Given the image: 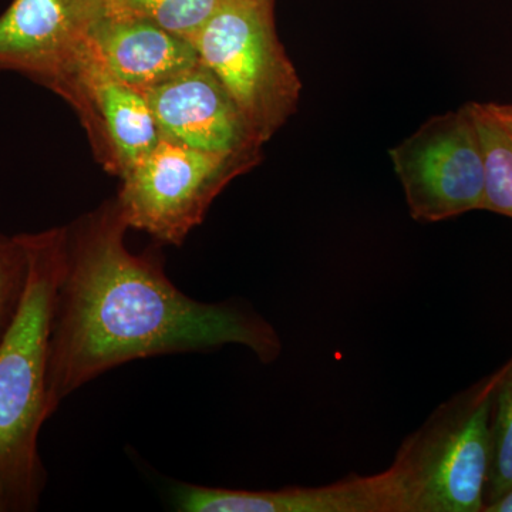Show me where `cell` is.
Returning a JSON list of instances; mask_svg holds the SVG:
<instances>
[{
	"instance_id": "obj_1",
	"label": "cell",
	"mask_w": 512,
	"mask_h": 512,
	"mask_svg": "<svg viewBox=\"0 0 512 512\" xmlns=\"http://www.w3.org/2000/svg\"><path fill=\"white\" fill-rule=\"evenodd\" d=\"M113 201L66 227L50 319V412L84 384L131 360L239 345L262 363L282 352L274 326L235 302L204 303L171 284L156 258L126 247Z\"/></svg>"
},
{
	"instance_id": "obj_2",
	"label": "cell",
	"mask_w": 512,
	"mask_h": 512,
	"mask_svg": "<svg viewBox=\"0 0 512 512\" xmlns=\"http://www.w3.org/2000/svg\"><path fill=\"white\" fill-rule=\"evenodd\" d=\"M20 237L29 259L28 285L0 343V512L37 510L46 487L39 436L53 416L47 399V355L67 231L53 228Z\"/></svg>"
},
{
	"instance_id": "obj_3",
	"label": "cell",
	"mask_w": 512,
	"mask_h": 512,
	"mask_svg": "<svg viewBox=\"0 0 512 512\" xmlns=\"http://www.w3.org/2000/svg\"><path fill=\"white\" fill-rule=\"evenodd\" d=\"M495 379L440 404L397 448L390 470L406 512H483Z\"/></svg>"
},
{
	"instance_id": "obj_4",
	"label": "cell",
	"mask_w": 512,
	"mask_h": 512,
	"mask_svg": "<svg viewBox=\"0 0 512 512\" xmlns=\"http://www.w3.org/2000/svg\"><path fill=\"white\" fill-rule=\"evenodd\" d=\"M264 146L298 109L302 82L275 25V0H222L194 42Z\"/></svg>"
},
{
	"instance_id": "obj_5",
	"label": "cell",
	"mask_w": 512,
	"mask_h": 512,
	"mask_svg": "<svg viewBox=\"0 0 512 512\" xmlns=\"http://www.w3.org/2000/svg\"><path fill=\"white\" fill-rule=\"evenodd\" d=\"M259 160L208 153L160 138L121 180L119 202L128 227L165 244L181 245L204 221L222 190Z\"/></svg>"
},
{
	"instance_id": "obj_6",
	"label": "cell",
	"mask_w": 512,
	"mask_h": 512,
	"mask_svg": "<svg viewBox=\"0 0 512 512\" xmlns=\"http://www.w3.org/2000/svg\"><path fill=\"white\" fill-rule=\"evenodd\" d=\"M389 154L414 221L483 210L484 156L470 103L431 117Z\"/></svg>"
},
{
	"instance_id": "obj_7",
	"label": "cell",
	"mask_w": 512,
	"mask_h": 512,
	"mask_svg": "<svg viewBox=\"0 0 512 512\" xmlns=\"http://www.w3.org/2000/svg\"><path fill=\"white\" fill-rule=\"evenodd\" d=\"M79 114L94 154L110 174L123 178L160 141V131L140 90L113 76L87 46L50 84Z\"/></svg>"
},
{
	"instance_id": "obj_8",
	"label": "cell",
	"mask_w": 512,
	"mask_h": 512,
	"mask_svg": "<svg viewBox=\"0 0 512 512\" xmlns=\"http://www.w3.org/2000/svg\"><path fill=\"white\" fill-rule=\"evenodd\" d=\"M110 0H13L0 16V73L49 87L87 46Z\"/></svg>"
},
{
	"instance_id": "obj_9",
	"label": "cell",
	"mask_w": 512,
	"mask_h": 512,
	"mask_svg": "<svg viewBox=\"0 0 512 512\" xmlns=\"http://www.w3.org/2000/svg\"><path fill=\"white\" fill-rule=\"evenodd\" d=\"M160 137L195 150L261 161L258 143L237 104L205 64L141 92Z\"/></svg>"
},
{
	"instance_id": "obj_10",
	"label": "cell",
	"mask_w": 512,
	"mask_h": 512,
	"mask_svg": "<svg viewBox=\"0 0 512 512\" xmlns=\"http://www.w3.org/2000/svg\"><path fill=\"white\" fill-rule=\"evenodd\" d=\"M173 494L175 507L183 512H406L390 467L315 487L251 491L184 483Z\"/></svg>"
},
{
	"instance_id": "obj_11",
	"label": "cell",
	"mask_w": 512,
	"mask_h": 512,
	"mask_svg": "<svg viewBox=\"0 0 512 512\" xmlns=\"http://www.w3.org/2000/svg\"><path fill=\"white\" fill-rule=\"evenodd\" d=\"M87 40L113 76L140 92L201 63L191 42L150 20L113 8L111 3L94 23Z\"/></svg>"
},
{
	"instance_id": "obj_12",
	"label": "cell",
	"mask_w": 512,
	"mask_h": 512,
	"mask_svg": "<svg viewBox=\"0 0 512 512\" xmlns=\"http://www.w3.org/2000/svg\"><path fill=\"white\" fill-rule=\"evenodd\" d=\"M484 156V211L512 218V137L485 103H470Z\"/></svg>"
},
{
	"instance_id": "obj_13",
	"label": "cell",
	"mask_w": 512,
	"mask_h": 512,
	"mask_svg": "<svg viewBox=\"0 0 512 512\" xmlns=\"http://www.w3.org/2000/svg\"><path fill=\"white\" fill-rule=\"evenodd\" d=\"M495 376L491 461L485 505L493 503L512 487V359L503 369L495 372Z\"/></svg>"
},
{
	"instance_id": "obj_14",
	"label": "cell",
	"mask_w": 512,
	"mask_h": 512,
	"mask_svg": "<svg viewBox=\"0 0 512 512\" xmlns=\"http://www.w3.org/2000/svg\"><path fill=\"white\" fill-rule=\"evenodd\" d=\"M222 0H110L111 6L140 16L194 45Z\"/></svg>"
},
{
	"instance_id": "obj_15",
	"label": "cell",
	"mask_w": 512,
	"mask_h": 512,
	"mask_svg": "<svg viewBox=\"0 0 512 512\" xmlns=\"http://www.w3.org/2000/svg\"><path fill=\"white\" fill-rule=\"evenodd\" d=\"M28 276L29 259L22 237L0 234V343L18 315Z\"/></svg>"
},
{
	"instance_id": "obj_16",
	"label": "cell",
	"mask_w": 512,
	"mask_h": 512,
	"mask_svg": "<svg viewBox=\"0 0 512 512\" xmlns=\"http://www.w3.org/2000/svg\"><path fill=\"white\" fill-rule=\"evenodd\" d=\"M487 104L488 110L493 113L495 119L500 121L501 126L508 131V134L512 137V104L504 103H485Z\"/></svg>"
},
{
	"instance_id": "obj_17",
	"label": "cell",
	"mask_w": 512,
	"mask_h": 512,
	"mask_svg": "<svg viewBox=\"0 0 512 512\" xmlns=\"http://www.w3.org/2000/svg\"><path fill=\"white\" fill-rule=\"evenodd\" d=\"M483 512H512V487L493 503L485 505Z\"/></svg>"
}]
</instances>
